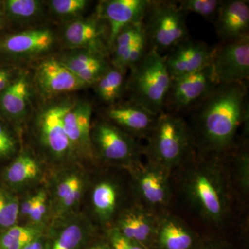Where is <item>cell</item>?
<instances>
[{
	"instance_id": "obj_1",
	"label": "cell",
	"mask_w": 249,
	"mask_h": 249,
	"mask_svg": "<svg viewBox=\"0 0 249 249\" xmlns=\"http://www.w3.org/2000/svg\"><path fill=\"white\" fill-rule=\"evenodd\" d=\"M247 83L219 84L193 111L194 145L221 155L230 150L239 129L249 121Z\"/></svg>"
},
{
	"instance_id": "obj_2",
	"label": "cell",
	"mask_w": 249,
	"mask_h": 249,
	"mask_svg": "<svg viewBox=\"0 0 249 249\" xmlns=\"http://www.w3.org/2000/svg\"><path fill=\"white\" fill-rule=\"evenodd\" d=\"M192 163L183 177V191L191 204L208 222L219 223L229 206L227 179L219 155Z\"/></svg>"
},
{
	"instance_id": "obj_3",
	"label": "cell",
	"mask_w": 249,
	"mask_h": 249,
	"mask_svg": "<svg viewBox=\"0 0 249 249\" xmlns=\"http://www.w3.org/2000/svg\"><path fill=\"white\" fill-rule=\"evenodd\" d=\"M142 154L148 160L171 170L191 156L194 145L189 124L181 116L163 111L159 114L147 137Z\"/></svg>"
},
{
	"instance_id": "obj_4",
	"label": "cell",
	"mask_w": 249,
	"mask_h": 249,
	"mask_svg": "<svg viewBox=\"0 0 249 249\" xmlns=\"http://www.w3.org/2000/svg\"><path fill=\"white\" fill-rule=\"evenodd\" d=\"M129 71L125 89L128 100L155 115L163 112L172 81L164 55L150 47L145 57Z\"/></svg>"
},
{
	"instance_id": "obj_5",
	"label": "cell",
	"mask_w": 249,
	"mask_h": 249,
	"mask_svg": "<svg viewBox=\"0 0 249 249\" xmlns=\"http://www.w3.org/2000/svg\"><path fill=\"white\" fill-rule=\"evenodd\" d=\"M150 48L162 55L189 37L186 14L175 1H150L142 21Z\"/></svg>"
},
{
	"instance_id": "obj_6",
	"label": "cell",
	"mask_w": 249,
	"mask_h": 249,
	"mask_svg": "<svg viewBox=\"0 0 249 249\" xmlns=\"http://www.w3.org/2000/svg\"><path fill=\"white\" fill-rule=\"evenodd\" d=\"M49 100L40 107L36 117L37 134L44 148L55 158L64 159L73 155L67 138L64 118L77 99L70 96Z\"/></svg>"
},
{
	"instance_id": "obj_7",
	"label": "cell",
	"mask_w": 249,
	"mask_h": 249,
	"mask_svg": "<svg viewBox=\"0 0 249 249\" xmlns=\"http://www.w3.org/2000/svg\"><path fill=\"white\" fill-rule=\"evenodd\" d=\"M91 144L93 154L111 163L132 168L141 161L142 147L136 139L110 122L103 119L91 126Z\"/></svg>"
},
{
	"instance_id": "obj_8",
	"label": "cell",
	"mask_w": 249,
	"mask_h": 249,
	"mask_svg": "<svg viewBox=\"0 0 249 249\" xmlns=\"http://www.w3.org/2000/svg\"><path fill=\"white\" fill-rule=\"evenodd\" d=\"M217 85L211 65L196 73L172 79L164 111L178 116L191 112Z\"/></svg>"
},
{
	"instance_id": "obj_9",
	"label": "cell",
	"mask_w": 249,
	"mask_h": 249,
	"mask_svg": "<svg viewBox=\"0 0 249 249\" xmlns=\"http://www.w3.org/2000/svg\"><path fill=\"white\" fill-rule=\"evenodd\" d=\"M211 65L218 84L247 83L249 78V37L215 46Z\"/></svg>"
},
{
	"instance_id": "obj_10",
	"label": "cell",
	"mask_w": 249,
	"mask_h": 249,
	"mask_svg": "<svg viewBox=\"0 0 249 249\" xmlns=\"http://www.w3.org/2000/svg\"><path fill=\"white\" fill-rule=\"evenodd\" d=\"M56 37L47 27L31 28L0 38V55L19 61L45 56L53 48Z\"/></svg>"
},
{
	"instance_id": "obj_11",
	"label": "cell",
	"mask_w": 249,
	"mask_h": 249,
	"mask_svg": "<svg viewBox=\"0 0 249 249\" xmlns=\"http://www.w3.org/2000/svg\"><path fill=\"white\" fill-rule=\"evenodd\" d=\"M130 170L135 191L145 209L152 211L168 204L171 196L169 170L150 160L140 161Z\"/></svg>"
},
{
	"instance_id": "obj_12",
	"label": "cell",
	"mask_w": 249,
	"mask_h": 249,
	"mask_svg": "<svg viewBox=\"0 0 249 249\" xmlns=\"http://www.w3.org/2000/svg\"><path fill=\"white\" fill-rule=\"evenodd\" d=\"M34 83L45 101L88 88L57 57H50L39 62L34 72Z\"/></svg>"
},
{
	"instance_id": "obj_13",
	"label": "cell",
	"mask_w": 249,
	"mask_h": 249,
	"mask_svg": "<svg viewBox=\"0 0 249 249\" xmlns=\"http://www.w3.org/2000/svg\"><path fill=\"white\" fill-rule=\"evenodd\" d=\"M62 40L68 50L82 49L109 57V29L106 22L96 14L67 23Z\"/></svg>"
},
{
	"instance_id": "obj_14",
	"label": "cell",
	"mask_w": 249,
	"mask_h": 249,
	"mask_svg": "<svg viewBox=\"0 0 249 249\" xmlns=\"http://www.w3.org/2000/svg\"><path fill=\"white\" fill-rule=\"evenodd\" d=\"M214 47L204 41L188 37L165 55V64L171 79L201 71L210 66Z\"/></svg>"
},
{
	"instance_id": "obj_15",
	"label": "cell",
	"mask_w": 249,
	"mask_h": 249,
	"mask_svg": "<svg viewBox=\"0 0 249 249\" xmlns=\"http://www.w3.org/2000/svg\"><path fill=\"white\" fill-rule=\"evenodd\" d=\"M151 0H104L98 3L96 14L109 29V54L116 36L129 24L142 22Z\"/></svg>"
},
{
	"instance_id": "obj_16",
	"label": "cell",
	"mask_w": 249,
	"mask_h": 249,
	"mask_svg": "<svg viewBox=\"0 0 249 249\" xmlns=\"http://www.w3.org/2000/svg\"><path fill=\"white\" fill-rule=\"evenodd\" d=\"M106 120L134 139H147L158 115L152 114L138 103L127 99L107 106Z\"/></svg>"
},
{
	"instance_id": "obj_17",
	"label": "cell",
	"mask_w": 249,
	"mask_h": 249,
	"mask_svg": "<svg viewBox=\"0 0 249 249\" xmlns=\"http://www.w3.org/2000/svg\"><path fill=\"white\" fill-rule=\"evenodd\" d=\"M93 107L85 100H76L64 118V127L73 154L93 157L91 144V116Z\"/></svg>"
},
{
	"instance_id": "obj_18",
	"label": "cell",
	"mask_w": 249,
	"mask_h": 249,
	"mask_svg": "<svg viewBox=\"0 0 249 249\" xmlns=\"http://www.w3.org/2000/svg\"><path fill=\"white\" fill-rule=\"evenodd\" d=\"M214 24L220 42L249 37V1L222 0Z\"/></svg>"
},
{
	"instance_id": "obj_19",
	"label": "cell",
	"mask_w": 249,
	"mask_h": 249,
	"mask_svg": "<svg viewBox=\"0 0 249 249\" xmlns=\"http://www.w3.org/2000/svg\"><path fill=\"white\" fill-rule=\"evenodd\" d=\"M57 58L88 88L93 86L111 65L109 57L82 49L68 50Z\"/></svg>"
},
{
	"instance_id": "obj_20",
	"label": "cell",
	"mask_w": 249,
	"mask_h": 249,
	"mask_svg": "<svg viewBox=\"0 0 249 249\" xmlns=\"http://www.w3.org/2000/svg\"><path fill=\"white\" fill-rule=\"evenodd\" d=\"M158 217L143 206H134L124 211L115 227L126 238L146 247L155 242Z\"/></svg>"
},
{
	"instance_id": "obj_21",
	"label": "cell",
	"mask_w": 249,
	"mask_h": 249,
	"mask_svg": "<svg viewBox=\"0 0 249 249\" xmlns=\"http://www.w3.org/2000/svg\"><path fill=\"white\" fill-rule=\"evenodd\" d=\"M32 82L29 75L21 72L0 93V113L6 119L15 123L25 120L30 109Z\"/></svg>"
},
{
	"instance_id": "obj_22",
	"label": "cell",
	"mask_w": 249,
	"mask_h": 249,
	"mask_svg": "<svg viewBox=\"0 0 249 249\" xmlns=\"http://www.w3.org/2000/svg\"><path fill=\"white\" fill-rule=\"evenodd\" d=\"M196 235L184 222L172 215L158 217L155 242L160 249H192Z\"/></svg>"
},
{
	"instance_id": "obj_23",
	"label": "cell",
	"mask_w": 249,
	"mask_h": 249,
	"mask_svg": "<svg viewBox=\"0 0 249 249\" xmlns=\"http://www.w3.org/2000/svg\"><path fill=\"white\" fill-rule=\"evenodd\" d=\"M127 71H124L111 65L107 71L93 85L100 101L111 106L120 101L125 93Z\"/></svg>"
},
{
	"instance_id": "obj_24",
	"label": "cell",
	"mask_w": 249,
	"mask_h": 249,
	"mask_svg": "<svg viewBox=\"0 0 249 249\" xmlns=\"http://www.w3.org/2000/svg\"><path fill=\"white\" fill-rule=\"evenodd\" d=\"M45 1L39 0H6L2 1L6 19L18 25L35 22L43 16Z\"/></svg>"
},
{
	"instance_id": "obj_25",
	"label": "cell",
	"mask_w": 249,
	"mask_h": 249,
	"mask_svg": "<svg viewBox=\"0 0 249 249\" xmlns=\"http://www.w3.org/2000/svg\"><path fill=\"white\" fill-rule=\"evenodd\" d=\"M119 196L117 187L111 181H101L93 188L91 201L93 210L101 222H107L114 215Z\"/></svg>"
},
{
	"instance_id": "obj_26",
	"label": "cell",
	"mask_w": 249,
	"mask_h": 249,
	"mask_svg": "<svg viewBox=\"0 0 249 249\" xmlns=\"http://www.w3.org/2000/svg\"><path fill=\"white\" fill-rule=\"evenodd\" d=\"M38 163L32 156L22 153L6 168L5 181L12 186H20L36 179L40 174Z\"/></svg>"
},
{
	"instance_id": "obj_27",
	"label": "cell",
	"mask_w": 249,
	"mask_h": 249,
	"mask_svg": "<svg viewBox=\"0 0 249 249\" xmlns=\"http://www.w3.org/2000/svg\"><path fill=\"white\" fill-rule=\"evenodd\" d=\"M83 188V179L75 174L67 175L59 181L55 198L61 213L69 212L79 204Z\"/></svg>"
},
{
	"instance_id": "obj_28",
	"label": "cell",
	"mask_w": 249,
	"mask_h": 249,
	"mask_svg": "<svg viewBox=\"0 0 249 249\" xmlns=\"http://www.w3.org/2000/svg\"><path fill=\"white\" fill-rule=\"evenodd\" d=\"M142 31L143 26L142 22L135 23L126 26L116 36L110 51V62L113 67L126 71L124 70V60Z\"/></svg>"
},
{
	"instance_id": "obj_29",
	"label": "cell",
	"mask_w": 249,
	"mask_h": 249,
	"mask_svg": "<svg viewBox=\"0 0 249 249\" xmlns=\"http://www.w3.org/2000/svg\"><path fill=\"white\" fill-rule=\"evenodd\" d=\"M51 14L67 23L79 19L88 8V0H52L47 1Z\"/></svg>"
},
{
	"instance_id": "obj_30",
	"label": "cell",
	"mask_w": 249,
	"mask_h": 249,
	"mask_svg": "<svg viewBox=\"0 0 249 249\" xmlns=\"http://www.w3.org/2000/svg\"><path fill=\"white\" fill-rule=\"evenodd\" d=\"M87 227L79 222L69 224L59 234L52 249H78L88 235Z\"/></svg>"
},
{
	"instance_id": "obj_31",
	"label": "cell",
	"mask_w": 249,
	"mask_h": 249,
	"mask_svg": "<svg viewBox=\"0 0 249 249\" xmlns=\"http://www.w3.org/2000/svg\"><path fill=\"white\" fill-rule=\"evenodd\" d=\"M19 201L16 196L0 188V228L9 229L16 225L19 214Z\"/></svg>"
},
{
	"instance_id": "obj_32",
	"label": "cell",
	"mask_w": 249,
	"mask_h": 249,
	"mask_svg": "<svg viewBox=\"0 0 249 249\" xmlns=\"http://www.w3.org/2000/svg\"><path fill=\"white\" fill-rule=\"evenodd\" d=\"M222 0H181L175 1L183 12H193L214 22Z\"/></svg>"
},
{
	"instance_id": "obj_33",
	"label": "cell",
	"mask_w": 249,
	"mask_h": 249,
	"mask_svg": "<svg viewBox=\"0 0 249 249\" xmlns=\"http://www.w3.org/2000/svg\"><path fill=\"white\" fill-rule=\"evenodd\" d=\"M28 244L19 226L10 227L0 235V249H22Z\"/></svg>"
},
{
	"instance_id": "obj_34",
	"label": "cell",
	"mask_w": 249,
	"mask_h": 249,
	"mask_svg": "<svg viewBox=\"0 0 249 249\" xmlns=\"http://www.w3.org/2000/svg\"><path fill=\"white\" fill-rule=\"evenodd\" d=\"M237 178L242 191L248 192L249 188V157L246 150L239 152L236 157Z\"/></svg>"
},
{
	"instance_id": "obj_35",
	"label": "cell",
	"mask_w": 249,
	"mask_h": 249,
	"mask_svg": "<svg viewBox=\"0 0 249 249\" xmlns=\"http://www.w3.org/2000/svg\"><path fill=\"white\" fill-rule=\"evenodd\" d=\"M17 141L9 129L0 122V158H7L17 150Z\"/></svg>"
},
{
	"instance_id": "obj_36",
	"label": "cell",
	"mask_w": 249,
	"mask_h": 249,
	"mask_svg": "<svg viewBox=\"0 0 249 249\" xmlns=\"http://www.w3.org/2000/svg\"><path fill=\"white\" fill-rule=\"evenodd\" d=\"M109 240L111 249H148L146 247L126 238L116 228L109 232Z\"/></svg>"
},
{
	"instance_id": "obj_37",
	"label": "cell",
	"mask_w": 249,
	"mask_h": 249,
	"mask_svg": "<svg viewBox=\"0 0 249 249\" xmlns=\"http://www.w3.org/2000/svg\"><path fill=\"white\" fill-rule=\"evenodd\" d=\"M47 211V196L45 192L40 191L36 194L35 204L28 218L33 224H40L45 219Z\"/></svg>"
},
{
	"instance_id": "obj_38",
	"label": "cell",
	"mask_w": 249,
	"mask_h": 249,
	"mask_svg": "<svg viewBox=\"0 0 249 249\" xmlns=\"http://www.w3.org/2000/svg\"><path fill=\"white\" fill-rule=\"evenodd\" d=\"M21 72L13 67L0 66V93Z\"/></svg>"
},
{
	"instance_id": "obj_39",
	"label": "cell",
	"mask_w": 249,
	"mask_h": 249,
	"mask_svg": "<svg viewBox=\"0 0 249 249\" xmlns=\"http://www.w3.org/2000/svg\"><path fill=\"white\" fill-rule=\"evenodd\" d=\"M36 200V194L35 196H31L28 198L27 200L24 201L22 206L19 208V214H22L24 217H29L31 213Z\"/></svg>"
},
{
	"instance_id": "obj_40",
	"label": "cell",
	"mask_w": 249,
	"mask_h": 249,
	"mask_svg": "<svg viewBox=\"0 0 249 249\" xmlns=\"http://www.w3.org/2000/svg\"><path fill=\"white\" fill-rule=\"evenodd\" d=\"M22 249H45V247H44L43 243H42L40 237V238L28 244Z\"/></svg>"
},
{
	"instance_id": "obj_41",
	"label": "cell",
	"mask_w": 249,
	"mask_h": 249,
	"mask_svg": "<svg viewBox=\"0 0 249 249\" xmlns=\"http://www.w3.org/2000/svg\"><path fill=\"white\" fill-rule=\"evenodd\" d=\"M5 19L6 18H5L4 9H3L2 2H0V32L4 28Z\"/></svg>"
},
{
	"instance_id": "obj_42",
	"label": "cell",
	"mask_w": 249,
	"mask_h": 249,
	"mask_svg": "<svg viewBox=\"0 0 249 249\" xmlns=\"http://www.w3.org/2000/svg\"><path fill=\"white\" fill-rule=\"evenodd\" d=\"M89 249H110V248L105 244L97 243L92 246Z\"/></svg>"
},
{
	"instance_id": "obj_43",
	"label": "cell",
	"mask_w": 249,
	"mask_h": 249,
	"mask_svg": "<svg viewBox=\"0 0 249 249\" xmlns=\"http://www.w3.org/2000/svg\"><path fill=\"white\" fill-rule=\"evenodd\" d=\"M217 249V248H210V249Z\"/></svg>"
}]
</instances>
